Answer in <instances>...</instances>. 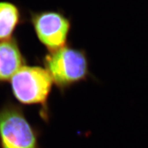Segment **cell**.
Here are the masks:
<instances>
[{"mask_svg": "<svg viewBox=\"0 0 148 148\" xmlns=\"http://www.w3.org/2000/svg\"><path fill=\"white\" fill-rule=\"evenodd\" d=\"M42 62L53 84L62 92L91 75L86 51L69 45L48 51Z\"/></svg>", "mask_w": 148, "mask_h": 148, "instance_id": "6da1fadb", "label": "cell"}, {"mask_svg": "<svg viewBox=\"0 0 148 148\" xmlns=\"http://www.w3.org/2000/svg\"><path fill=\"white\" fill-rule=\"evenodd\" d=\"M10 82L12 94L18 102L40 106L42 118L48 119L47 101L53 82L45 68L24 65L14 74Z\"/></svg>", "mask_w": 148, "mask_h": 148, "instance_id": "7a4b0ae2", "label": "cell"}, {"mask_svg": "<svg viewBox=\"0 0 148 148\" xmlns=\"http://www.w3.org/2000/svg\"><path fill=\"white\" fill-rule=\"evenodd\" d=\"M39 137L21 106L8 102L0 108V148H40Z\"/></svg>", "mask_w": 148, "mask_h": 148, "instance_id": "3957f363", "label": "cell"}, {"mask_svg": "<svg viewBox=\"0 0 148 148\" xmlns=\"http://www.w3.org/2000/svg\"><path fill=\"white\" fill-rule=\"evenodd\" d=\"M29 21L38 40L48 51L67 45L71 21L63 12L57 10L31 12Z\"/></svg>", "mask_w": 148, "mask_h": 148, "instance_id": "277c9868", "label": "cell"}, {"mask_svg": "<svg viewBox=\"0 0 148 148\" xmlns=\"http://www.w3.org/2000/svg\"><path fill=\"white\" fill-rule=\"evenodd\" d=\"M25 60L15 38L0 40V84L10 82Z\"/></svg>", "mask_w": 148, "mask_h": 148, "instance_id": "5b68a950", "label": "cell"}, {"mask_svg": "<svg viewBox=\"0 0 148 148\" xmlns=\"http://www.w3.org/2000/svg\"><path fill=\"white\" fill-rule=\"evenodd\" d=\"M21 22V13L17 5L10 1H0V40L13 38Z\"/></svg>", "mask_w": 148, "mask_h": 148, "instance_id": "8992f818", "label": "cell"}]
</instances>
